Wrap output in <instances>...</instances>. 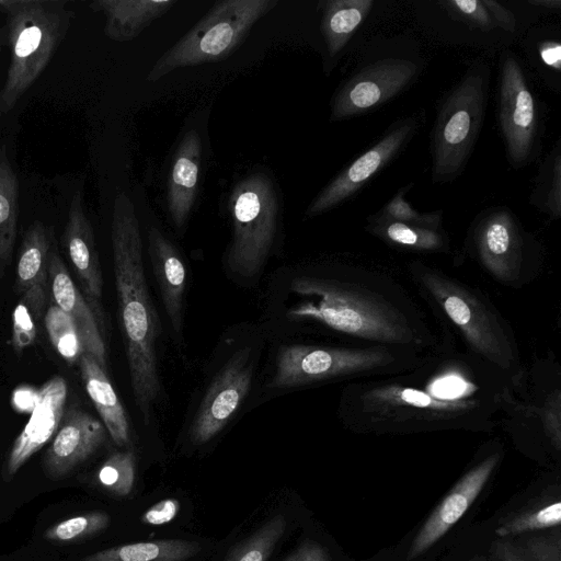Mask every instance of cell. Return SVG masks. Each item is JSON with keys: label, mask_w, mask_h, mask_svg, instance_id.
I'll return each instance as SVG.
<instances>
[{"label": "cell", "mask_w": 561, "mask_h": 561, "mask_svg": "<svg viewBox=\"0 0 561 561\" xmlns=\"http://www.w3.org/2000/svg\"><path fill=\"white\" fill-rule=\"evenodd\" d=\"M80 192L71 198L62 233V244L82 288L94 307L99 306L103 277L93 229L87 217Z\"/></svg>", "instance_id": "20"}, {"label": "cell", "mask_w": 561, "mask_h": 561, "mask_svg": "<svg viewBox=\"0 0 561 561\" xmlns=\"http://www.w3.org/2000/svg\"><path fill=\"white\" fill-rule=\"evenodd\" d=\"M199 551L201 545L196 541L160 539L112 547L80 561H184Z\"/></svg>", "instance_id": "28"}, {"label": "cell", "mask_w": 561, "mask_h": 561, "mask_svg": "<svg viewBox=\"0 0 561 561\" xmlns=\"http://www.w3.org/2000/svg\"><path fill=\"white\" fill-rule=\"evenodd\" d=\"M413 186L408 184L377 213L378 216L411 224L442 225V210L432 213H419L405 199L407 192Z\"/></svg>", "instance_id": "36"}, {"label": "cell", "mask_w": 561, "mask_h": 561, "mask_svg": "<svg viewBox=\"0 0 561 561\" xmlns=\"http://www.w3.org/2000/svg\"><path fill=\"white\" fill-rule=\"evenodd\" d=\"M51 227L35 220L27 228L20 247L14 290L38 320L44 311L48 294V259L53 248Z\"/></svg>", "instance_id": "18"}, {"label": "cell", "mask_w": 561, "mask_h": 561, "mask_svg": "<svg viewBox=\"0 0 561 561\" xmlns=\"http://www.w3.org/2000/svg\"><path fill=\"white\" fill-rule=\"evenodd\" d=\"M111 517L104 512H90L59 522L49 527L44 537L55 542H71L101 533L108 527Z\"/></svg>", "instance_id": "34"}, {"label": "cell", "mask_w": 561, "mask_h": 561, "mask_svg": "<svg viewBox=\"0 0 561 561\" xmlns=\"http://www.w3.org/2000/svg\"><path fill=\"white\" fill-rule=\"evenodd\" d=\"M148 254L173 331L182 334L186 268L179 250L157 227L148 230Z\"/></svg>", "instance_id": "22"}, {"label": "cell", "mask_w": 561, "mask_h": 561, "mask_svg": "<svg viewBox=\"0 0 561 561\" xmlns=\"http://www.w3.org/2000/svg\"><path fill=\"white\" fill-rule=\"evenodd\" d=\"M471 239L480 263L499 282L516 284L534 260L536 240L507 207L481 211L471 228Z\"/></svg>", "instance_id": "10"}, {"label": "cell", "mask_w": 561, "mask_h": 561, "mask_svg": "<svg viewBox=\"0 0 561 561\" xmlns=\"http://www.w3.org/2000/svg\"><path fill=\"white\" fill-rule=\"evenodd\" d=\"M291 290L306 298L288 311L374 345L431 353L447 345L423 310L390 276L363 267L343 276H300Z\"/></svg>", "instance_id": "2"}, {"label": "cell", "mask_w": 561, "mask_h": 561, "mask_svg": "<svg viewBox=\"0 0 561 561\" xmlns=\"http://www.w3.org/2000/svg\"><path fill=\"white\" fill-rule=\"evenodd\" d=\"M539 56L543 64L560 71L561 68V45L559 42L545 41L538 46Z\"/></svg>", "instance_id": "42"}, {"label": "cell", "mask_w": 561, "mask_h": 561, "mask_svg": "<svg viewBox=\"0 0 561 561\" xmlns=\"http://www.w3.org/2000/svg\"><path fill=\"white\" fill-rule=\"evenodd\" d=\"M286 518L277 514L236 545L225 561H267L286 530Z\"/></svg>", "instance_id": "32"}, {"label": "cell", "mask_w": 561, "mask_h": 561, "mask_svg": "<svg viewBox=\"0 0 561 561\" xmlns=\"http://www.w3.org/2000/svg\"><path fill=\"white\" fill-rule=\"evenodd\" d=\"M510 381L471 353L446 345L412 368L351 383L343 417L362 433L484 428L493 425Z\"/></svg>", "instance_id": "1"}, {"label": "cell", "mask_w": 561, "mask_h": 561, "mask_svg": "<svg viewBox=\"0 0 561 561\" xmlns=\"http://www.w3.org/2000/svg\"><path fill=\"white\" fill-rule=\"evenodd\" d=\"M68 387L60 376L47 380L36 393L31 416L15 438L7 461V474L14 476L19 469L55 436L67 400Z\"/></svg>", "instance_id": "16"}, {"label": "cell", "mask_w": 561, "mask_h": 561, "mask_svg": "<svg viewBox=\"0 0 561 561\" xmlns=\"http://www.w3.org/2000/svg\"><path fill=\"white\" fill-rule=\"evenodd\" d=\"M284 561H332L329 550L312 539H306Z\"/></svg>", "instance_id": "40"}, {"label": "cell", "mask_w": 561, "mask_h": 561, "mask_svg": "<svg viewBox=\"0 0 561 561\" xmlns=\"http://www.w3.org/2000/svg\"><path fill=\"white\" fill-rule=\"evenodd\" d=\"M78 362L85 390L106 432L116 445H127L130 440L127 414L104 368L87 352L80 355Z\"/></svg>", "instance_id": "24"}, {"label": "cell", "mask_w": 561, "mask_h": 561, "mask_svg": "<svg viewBox=\"0 0 561 561\" xmlns=\"http://www.w3.org/2000/svg\"><path fill=\"white\" fill-rule=\"evenodd\" d=\"M5 4H7V0H0V12L3 11Z\"/></svg>", "instance_id": "44"}, {"label": "cell", "mask_w": 561, "mask_h": 561, "mask_svg": "<svg viewBox=\"0 0 561 561\" xmlns=\"http://www.w3.org/2000/svg\"><path fill=\"white\" fill-rule=\"evenodd\" d=\"M497 117L510 163L515 168L528 164L538 152L539 113L526 75L511 54L502 61Z\"/></svg>", "instance_id": "11"}, {"label": "cell", "mask_w": 561, "mask_h": 561, "mask_svg": "<svg viewBox=\"0 0 561 561\" xmlns=\"http://www.w3.org/2000/svg\"><path fill=\"white\" fill-rule=\"evenodd\" d=\"M19 218V180L5 147L0 150V268L7 264L15 243Z\"/></svg>", "instance_id": "30"}, {"label": "cell", "mask_w": 561, "mask_h": 561, "mask_svg": "<svg viewBox=\"0 0 561 561\" xmlns=\"http://www.w3.org/2000/svg\"><path fill=\"white\" fill-rule=\"evenodd\" d=\"M442 4L451 15L480 31L489 32L496 27L482 0H450Z\"/></svg>", "instance_id": "37"}, {"label": "cell", "mask_w": 561, "mask_h": 561, "mask_svg": "<svg viewBox=\"0 0 561 561\" xmlns=\"http://www.w3.org/2000/svg\"><path fill=\"white\" fill-rule=\"evenodd\" d=\"M425 355L410 348L374 344L285 345L277 353L268 388L283 389L334 379L397 374L414 367Z\"/></svg>", "instance_id": "6"}, {"label": "cell", "mask_w": 561, "mask_h": 561, "mask_svg": "<svg viewBox=\"0 0 561 561\" xmlns=\"http://www.w3.org/2000/svg\"><path fill=\"white\" fill-rule=\"evenodd\" d=\"M277 4V0L217 1L157 59L146 81L156 82L179 68L225 60L241 45L253 26Z\"/></svg>", "instance_id": "8"}, {"label": "cell", "mask_w": 561, "mask_h": 561, "mask_svg": "<svg viewBox=\"0 0 561 561\" xmlns=\"http://www.w3.org/2000/svg\"><path fill=\"white\" fill-rule=\"evenodd\" d=\"M409 271L428 305L460 333L469 353L510 380L517 377L520 362L515 339L483 294L419 261L412 262Z\"/></svg>", "instance_id": "4"}, {"label": "cell", "mask_w": 561, "mask_h": 561, "mask_svg": "<svg viewBox=\"0 0 561 561\" xmlns=\"http://www.w3.org/2000/svg\"><path fill=\"white\" fill-rule=\"evenodd\" d=\"M105 438V426L90 413L73 407L66 410L45 454L47 473L55 479L66 476L89 458Z\"/></svg>", "instance_id": "17"}, {"label": "cell", "mask_w": 561, "mask_h": 561, "mask_svg": "<svg viewBox=\"0 0 561 561\" xmlns=\"http://www.w3.org/2000/svg\"><path fill=\"white\" fill-rule=\"evenodd\" d=\"M1 44L10 49L0 91V118L11 112L45 70L70 30L75 12L66 0H7Z\"/></svg>", "instance_id": "5"}, {"label": "cell", "mask_w": 561, "mask_h": 561, "mask_svg": "<svg viewBox=\"0 0 561 561\" xmlns=\"http://www.w3.org/2000/svg\"><path fill=\"white\" fill-rule=\"evenodd\" d=\"M419 73L409 59L386 58L354 73L336 91L331 104V121L365 114L402 92Z\"/></svg>", "instance_id": "13"}, {"label": "cell", "mask_w": 561, "mask_h": 561, "mask_svg": "<svg viewBox=\"0 0 561 561\" xmlns=\"http://www.w3.org/2000/svg\"><path fill=\"white\" fill-rule=\"evenodd\" d=\"M417 127L419 121L412 116L396 122L374 146L343 169L318 193L307 207L306 215L309 217L321 215L353 197L401 152Z\"/></svg>", "instance_id": "12"}, {"label": "cell", "mask_w": 561, "mask_h": 561, "mask_svg": "<svg viewBox=\"0 0 561 561\" xmlns=\"http://www.w3.org/2000/svg\"><path fill=\"white\" fill-rule=\"evenodd\" d=\"M366 229L385 242L417 252H446L449 241L442 225L411 224L370 216Z\"/></svg>", "instance_id": "25"}, {"label": "cell", "mask_w": 561, "mask_h": 561, "mask_svg": "<svg viewBox=\"0 0 561 561\" xmlns=\"http://www.w3.org/2000/svg\"><path fill=\"white\" fill-rule=\"evenodd\" d=\"M321 32L330 57L337 56L366 19L373 0H329L322 2Z\"/></svg>", "instance_id": "26"}, {"label": "cell", "mask_w": 561, "mask_h": 561, "mask_svg": "<svg viewBox=\"0 0 561 561\" xmlns=\"http://www.w3.org/2000/svg\"><path fill=\"white\" fill-rule=\"evenodd\" d=\"M489 553L491 561H561V529L497 538Z\"/></svg>", "instance_id": "27"}, {"label": "cell", "mask_w": 561, "mask_h": 561, "mask_svg": "<svg viewBox=\"0 0 561 561\" xmlns=\"http://www.w3.org/2000/svg\"><path fill=\"white\" fill-rule=\"evenodd\" d=\"M35 318L30 309L20 302L13 311L12 343L14 351L21 353L34 343L36 337Z\"/></svg>", "instance_id": "38"}, {"label": "cell", "mask_w": 561, "mask_h": 561, "mask_svg": "<svg viewBox=\"0 0 561 561\" xmlns=\"http://www.w3.org/2000/svg\"><path fill=\"white\" fill-rule=\"evenodd\" d=\"M251 350H239L221 367L204 396L191 427V440L202 445L228 423L248 394L253 377Z\"/></svg>", "instance_id": "14"}, {"label": "cell", "mask_w": 561, "mask_h": 561, "mask_svg": "<svg viewBox=\"0 0 561 561\" xmlns=\"http://www.w3.org/2000/svg\"><path fill=\"white\" fill-rule=\"evenodd\" d=\"M180 511V502L175 499H164L149 507L141 516L147 525L159 526L175 518Z\"/></svg>", "instance_id": "39"}, {"label": "cell", "mask_w": 561, "mask_h": 561, "mask_svg": "<svg viewBox=\"0 0 561 561\" xmlns=\"http://www.w3.org/2000/svg\"><path fill=\"white\" fill-rule=\"evenodd\" d=\"M483 4L490 12L496 26L506 32H514L516 20L511 10L494 0H482Z\"/></svg>", "instance_id": "41"}, {"label": "cell", "mask_w": 561, "mask_h": 561, "mask_svg": "<svg viewBox=\"0 0 561 561\" xmlns=\"http://www.w3.org/2000/svg\"><path fill=\"white\" fill-rule=\"evenodd\" d=\"M529 203L551 220L561 217V141L546 156L539 167Z\"/></svg>", "instance_id": "31"}, {"label": "cell", "mask_w": 561, "mask_h": 561, "mask_svg": "<svg viewBox=\"0 0 561 561\" xmlns=\"http://www.w3.org/2000/svg\"><path fill=\"white\" fill-rule=\"evenodd\" d=\"M100 484L117 496L130 493L135 482V455L133 451L112 454L98 471Z\"/></svg>", "instance_id": "35"}, {"label": "cell", "mask_w": 561, "mask_h": 561, "mask_svg": "<svg viewBox=\"0 0 561 561\" xmlns=\"http://www.w3.org/2000/svg\"><path fill=\"white\" fill-rule=\"evenodd\" d=\"M178 0H94L92 11L105 18L104 33L115 42H128L167 13Z\"/></svg>", "instance_id": "23"}, {"label": "cell", "mask_w": 561, "mask_h": 561, "mask_svg": "<svg viewBox=\"0 0 561 561\" xmlns=\"http://www.w3.org/2000/svg\"><path fill=\"white\" fill-rule=\"evenodd\" d=\"M530 4L538 5V7H545L547 9L551 10H559L561 5L560 0H528Z\"/></svg>", "instance_id": "43"}, {"label": "cell", "mask_w": 561, "mask_h": 561, "mask_svg": "<svg viewBox=\"0 0 561 561\" xmlns=\"http://www.w3.org/2000/svg\"><path fill=\"white\" fill-rule=\"evenodd\" d=\"M232 236L226 264L233 276L251 279L265 265L274 247L280 197L273 178L263 171L241 178L229 195Z\"/></svg>", "instance_id": "7"}, {"label": "cell", "mask_w": 561, "mask_h": 561, "mask_svg": "<svg viewBox=\"0 0 561 561\" xmlns=\"http://www.w3.org/2000/svg\"><path fill=\"white\" fill-rule=\"evenodd\" d=\"M561 524V499L559 489L547 491L499 523L497 538L515 537L542 531Z\"/></svg>", "instance_id": "29"}, {"label": "cell", "mask_w": 561, "mask_h": 561, "mask_svg": "<svg viewBox=\"0 0 561 561\" xmlns=\"http://www.w3.org/2000/svg\"><path fill=\"white\" fill-rule=\"evenodd\" d=\"M500 459L499 451L488 456L457 481L414 537L408 551V561L423 554L463 516L484 488Z\"/></svg>", "instance_id": "15"}, {"label": "cell", "mask_w": 561, "mask_h": 561, "mask_svg": "<svg viewBox=\"0 0 561 561\" xmlns=\"http://www.w3.org/2000/svg\"><path fill=\"white\" fill-rule=\"evenodd\" d=\"M44 322L49 341L58 354L69 364L77 362L84 351L70 317L53 302L46 310Z\"/></svg>", "instance_id": "33"}, {"label": "cell", "mask_w": 561, "mask_h": 561, "mask_svg": "<svg viewBox=\"0 0 561 561\" xmlns=\"http://www.w3.org/2000/svg\"><path fill=\"white\" fill-rule=\"evenodd\" d=\"M489 69L471 67L440 103L432 136L434 182H449L465 169L483 125Z\"/></svg>", "instance_id": "9"}, {"label": "cell", "mask_w": 561, "mask_h": 561, "mask_svg": "<svg viewBox=\"0 0 561 561\" xmlns=\"http://www.w3.org/2000/svg\"><path fill=\"white\" fill-rule=\"evenodd\" d=\"M48 284L51 301L76 324L83 351L105 368L106 350L98 319L75 284L55 244L48 259Z\"/></svg>", "instance_id": "19"}, {"label": "cell", "mask_w": 561, "mask_h": 561, "mask_svg": "<svg viewBox=\"0 0 561 561\" xmlns=\"http://www.w3.org/2000/svg\"><path fill=\"white\" fill-rule=\"evenodd\" d=\"M202 151L201 135L196 129H190L172 158L167 181V210L178 230L186 225L197 198Z\"/></svg>", "instance_id": "21"}, {"label": "cell", "mask_w": 561, "mask_h": 561, "mask_svg": "<svg viewBox=\"0 0 561 561\" xmlns=\"http://www.w3.org/2000/svg\"><path fill=\"white\" fill-rule=\"evenodd\" d=\"M473 561H486L484 558H479V559H476Z\"/></svg>", "instance_id": "45"}, {"label": "cell", "mask_w": 561, "mask_h": 561, "mask_svg": "<svg viewBox=\"0 0 561 561\" xmlns=\"http://www.w3.org/2000/svg\"><path fill=\"white\" fill-rule=\"evenodd\" d=\"M111 241L131 389L136 405L147 420L161 390L157 366L161 327L146 282L138 216L133 201L123 192L114 199Z\"/></svg>", "instance_id": "3"}]
</instances>
